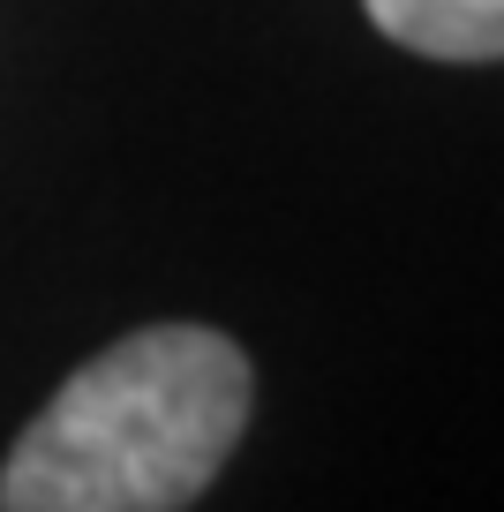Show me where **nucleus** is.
<instances>
[{"label":"nucleus","instance_id":"obj_1","mask_svg":"<svg viewBox=\"0 0 504 512\" xmlns=\"http://www.w3.org/2000/svg\"><path fill=\"white\" fill-rule=\"evenodd\" d=\"M256 369L211 324H143L23 422L0 460L8 512H174L249 430Z\"/></svg>","mask_w":504,"mask_h":512},{"label":"nucleus","instance_id":"obj_2","mask_svg":"<svg viewBox=\"0 0 504 512\" xmlns=\"http://www.w3.org/2000/svg\"><path fill=\"white\" fill-rule=\"evenodd\" d=\"M392 46L422 61H504V0H362Z\"/></svg>","mask_w":504,"mask_h":512}]
</instances>
